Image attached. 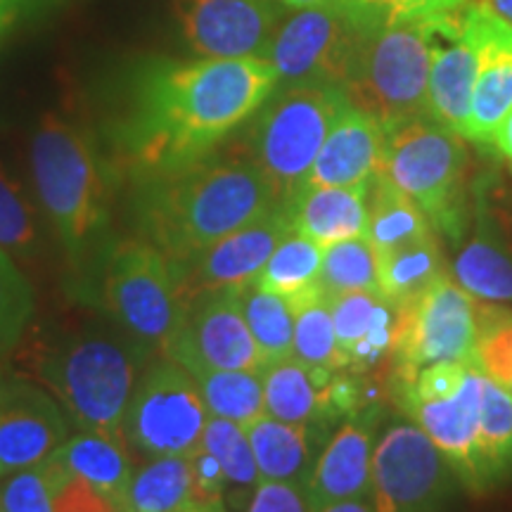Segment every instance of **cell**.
I'll list each match as a JSON object with an SVG mask.
<instances>
[{
	"label": "cell",
	"instance_id": "obj_39",
	"mask_svg": "<svg viewBox=\"0 0 512 512\" xmlns=\"http://www.w3.org/2000/svg\"><path fill=\"white\" fill-rule=\"evenodd\" d=\"M34 316V290L15 259L0 249V368L22 342Z\"/></svg>",
	"mask_w": 512,
	"mask_h": 512
},
{
	"label": "cell",
	"instance_id": "obj_19",
	"mask_svg": "<svg viewBox=\"0 0 512 512\" xmlns=\"http://www.w3.org/2000/svg\"><path fill=\"white\" fill-rule=\"evenodd\" d=\"M479 399H482V373L472 368L456 394L446 399L408 401L399 406L444 453L458 482L472 491L484 489L477 456Z\"/></svg>",
	"mask_w": 512,
	"mask_h": 512
},
{
	"label": "cell",
	"instance_id": "obj_38",
	"mask_svg": "<svg viewBox=\"0 0 512 512\" xmlns=\"http://www.w3.org/2000/svg\"><path fill=\"white\" fill-rule=\"evenodd\" d=\"M475 368L512 394V309L479 302Z\"/></svg>",
	"mask_w": 512,
	"mask_h": 512
},
{
	"label": "cell",
	"instance_id": "obj_7",
	"mask_svg": "<svg viewBox=\"0 0 512 512\" xmlns=\"http://www.w3.org/2000/svg\"><path fill=\"white\" fill-rule=\"evenodd\" d=\"M100 306L152 358L169 354L185 299L174 261L143 238L121 240L102 256Z\"/></svg>",
	"mask_w": 512,
	"mask_h": 512
},
{
	"label": "cell",
	"instance_id": "obj_42",
	"mask_svg": "<svg viewBox=\"0 0 512 512\" xmlns=\"http://www.w3.org/2000/svg\"><path fill=\"white\" fill-rule=\"evenodd\" d=\"M0 479L3 512H53V489L41 465L24 467Z\"/></svg>",
	"mask_w": 512,
	"mask_h": 512
},
{
	"label": "cell",
	"instance_id": "obj_27",
	"mask_svg": "<svg viewBox=\"0 0 512 512\" xmlns=\"http://www.w3.org/2000/svg\"><path fill=\"white\" fill-rule=\"evenodd\" d=\"M124 512H228V508L200 496L190 458L164 456L133 472Z\"/></svg>",
	"mask_w": 512,
	"mask_h": 512
},
{
	"label": "cell",
	"instance_id": "obj_11",
	"mask_svg": "<svg viewBox=\"0 0 512 512\" xmlns=\"http://www.w3.org/2000/svg\"><path fill=\"white\" fill-rule=\"evenodd\" d=\"M458 477L418 425L389 427L375 444L370 503L375 512H444Z\"/></svg>",
	"mask_w": 512,
	"mask_h": 512
},
{
	"label": "cell",
	"instance_id": "obj_30",
	"mask_svg": "<svg viewBox=\"0 0 512 512\" xmlns=\"http://www.w3.org/2000/svg\"><path fill=\"white\" fill-rule=\"evenodd\" d=\"M432 235L425 211L377 171L368 183V240L375 252H389Z\"/></svg>",
	"mask_w": 512,
	"mask_h": 512
},
{
	"label": "cell",
	"instance_id": "obj_1",
	"mask_svg": "<svg viewBox=\"0 0 512 512\" xmlns=\"http://www.w3.org/2000/svg\"><path fill=\"white\" fill-rule=\"evenodd\" d=\"M278 83L275 67L261 57L150 62L112 128L119 166L140 181L211 155L261 110Z\"/></svg>",
	"mask_w": 512,
	"mask_h": 512
},
{
	"label": "cell",
	"instance_id": "obj_15",
	"mask_svg": "<svg viewBox=\"0 0 512 512\" xmlns=\"http://www.w3.org/2000/svg\"><path fill=\"white\" fill-rule=\"evenodd\" d=\"M460 24L479 55L463 138L491 143L512 110V27L482 0H470L460 8Z\"/></svg>",
	"mask_w": 512,
	"mask_h": 512
},
{
	"label": "cell",
	"instance_id": "obj_50",
	"mask_svg": "<svg viewBox=\"0 0 512 512\" xmlns=\"http://www.w3.org/2000/svg\"><path fill=\"white\" fill-rule=\"evenodd\" d=\"M0 512H3V510H0Z\"/></svg>",
	"mask_w": 512,
	"mask_h": 512
},
{
	"label": "cell",
	"instance_id": "obj_43",
	"mask_svg": "<svg viewBox=\"0 0 512 512\" xmlns=\"http://www.w3.org/2000/svg\"><path fill=\"white\" fill-rule=\"evenodd\" d=\"M470 0H349V12L356 19H406L434 17L456 12Z\"/></svg>",
	"mask_w": 512,
	"mask_h": 512
},
{
	"label": "cell",
	"instance_id": "obj_2",
	"mask_svg": "<svg viewBox=\"0 0 512 512\" xmlns=\"http://www.w3.org/2000/svg\"><path fill=\"white\" fill-rule=\"evenodd\" d=\"M275 209L278 197L249 155L216 150L169 174L140 178L133 197L138 238L171 261H188Z\"/></svg>",
	"mask_w": 512,
	"mask_h": 512
},
{
	"label": "cell",
	"instance_id": "obj_34",
	"mask_svg": "<svg viewBox=\"0 0 512 512\" xmlns=\"http://www.w3.org/2000/svg\"><path fill=\"white\" fill-rule=\"evenodd\" d=\"M202 448L216 458L226 477V505H240L245 496H252L261 482L252 444L245 427L226 418H211L204 427Z\"/></svg>",
	"mask_w": 512,
	"mask_h": 512
},
{
	"label": "cell",
	"instance_id": "obj_35",
	"mask_svg": "<svg viewBox=\"0 0 512 512\" xmlns=\"http://www.w3.org/2000/svg\"><path fill=\"white\" fill-rule=\"evenodd\" d=\"M240 306L266 366L292 356L294 311L283 297L249 283L240 287Z\"/></svg>",
	"mask_w": 512,
	"mask_h": 512
},
{
	"label": "cell",
	"instance_id": "obj_9",
	"mask_svg": "<svg viewBox=\"0 0 512 512\" xmlns=\"http://www.w3.org/2000/svg\"><path fill=\"white\" fill-rule=\"evenodd\" d=\"M396 337L389 354V384L413 377L432 363L475 366L479 299L465 292L451 273H441L425 294L396 309Z\"/></svg>",
	"mask_w": 512,
	"mask_h": 512
},
{
	"label": "cell",
	"instance_id": "obj_26",
	"mask_svg": "<svg viewBox=\"0 0 512 512\" xmlns=\"http://www.w3.org/2000/svg\"><path fill=\"white\" fill-rule=\"evenodd\" d=\"M451 275L479 302L512 306V247L484 214L460 245Z\"/></svg>",
	"mask_w": 512,
	"mask_h": 512
},
{
	"label": "cell",
	"instance_id": "obj_24",
	"mask_svg": "<svg viewBox=\"0 0 512 512\" xmlns=\"http://www.w3.org/2000/svg\"><path fill=\"white\" fill-rule=\"evenodd\" d=\"M337 373L309 366L297 356L268 363L264 380L266 415L294 425H328L339 420L332 403V380Z\"/></svg>",
	"mask_w": 512,
	"mask_h": 512
},
{
	"label": "cell",
	"instance_id": "obj_16",
	"mask_svg": "<svg viewBox=\"0 0 512 512\" xmlns=\"http://www.w3.org/2000/svg\"><path fill=\"white\" fill-rule=\"evenodd\" d=\"M290 233L283 207L235 230L188 261H174L185 304L214 290H240L254 283L280 240Z\"/></svg>",
	"mask_w": 512,
	"mask_h": 512
},
{
	"label": "cell",
	"instance_id": "obj_23",
	"mask_svg": "<svg viewBox=\"0 0 512 512\" xmlns=\"http://www.w3.org/2000/svg\"><path fill=\"white\" fill-rule=\"evenodd\" d=\"M294 233L320 249L368 235V183L347 188H302L283 207Z\"/></svg>",
	"mask_w": 512,
	"mask_h": 512
},
{
	"label": "cell",
	"instance_id": "obj_45",
	"mask_svg": "<svg viewBox=\"0 0 512 512\" xmlns=\"http://www.w3.org/2000/svg\"><path fill=\"white\" fill-rule=\"evenodd\" d=\"M31 5H36V0H0V38L8 34V29Z\"/></svg>",
	"mask_w": 512,
	"mask_h": 512
},
{
	"label": "cell",
	"instance_id": "obj_4",
	"mask_svg": "<svg viewBox=\"0 0 512 512\" xmlns=\"http://www.w3.org/2000/svg\"><path fill=\"white\" fill-rule=\"evenodd\" d=\"M150 361L119 328H83L43 351L38 377L81 432L124 437L128 403Z\"/></svg>",
	"mask_w": 512,
	"mask_h": 512
},
{
	"label": "cell",
	"instance_id": "obj_49",
	"mask_svg": "<svg viewBox=\"0 0 512 512\" xmlns=\"http://www.w3.org/2000/svg\"><path fill=\"white\" fill-rule=\"evenodd\" d=\"M482 3L489 5L498 17L505 19V22L512 27V0H482Z\"/></svg>",
	"mask_w": 512,
	"mask_h": 512
},
{
	"label": "cell",
	"instance_id": "obj_37",
	"mask_svg": "<svg viewBox=\"0 0 512 512\" xmlns=\"http://www.w3.org/2000/svg\"><path fill=\"white\" fill-rule=\"evenodd\" d=\"M320 287L325 297L349 292L377 290V252L368 235L335 242L323 249V268H320Z\"/></svg>",
	"mask_w": 512,
	"mask_h": 512
},
{
	"label": "cell",
	"instance_id": "obj_36",
	"mask_svg": "<svg viewBox=\"0 0 512 512\" xmlns=\"http://www.w3.org/2000/svg\"><path fill=\"white\" fill-rule=\"evenodd\" d=\"M292 356L309 366L330 370V373H347L349 370V358L337 342L325 294H318L294 311Z\"/></svg>",
	"mask_w": 512,
	"mask_h": 512
},
{
	"label": "cell",
	"instance_id": "obj_8",
	"mask_svg": "<svg viewBox=\"0 0 512 512\" xmlns=\"http://www.w3.org/2000/svg\"><path fill=\"white\" fill-rule=\"evenodd\" d=\"M467 164L463 138L422 117L387 133L380 174L425 211L434 230L460 240L467 221Z\"/></svg>",
	"mask_w": 512,
	"mask_h": 512
},
{
	"label": "cell",
	"instance_id": "obj_41",
	"mask_svg": "<svg viewBox=\"0 0 512 512\" xmlns=\"http://www.w3.org/2000/svg\"><path fill=\"white\" fill-rule=\"evenodd\" d=\"M41 467L53 489V512H124L114 498L102 494L86 479L69 475L50 456Z\"/></svg>",
	"mask_w": 512,
	"mask_h": 512
},
{
	"label": "cell",
	"instance_id": "obj_32",
	"mask_svg": "<svg viewBox=\"0 0 512 512\" xmlns=\"http://www.w3.org/2000/svg\"><path fill=\"white\" fill-rule=\"evenodd\" d=\"M211 418H226L240 427L266 415L264 380L252 370H197L192 373Z\"/></svg>",
	"mask_w": 512,
	"mask_h": 512
},
{
	"label": "cell",
	"instance_id": "obj_20",
	"mask_svg": "<svg viewBox=\"0 0 512 512\" xmlns=\"http://www.w3.org/2000/svg\"><path fill=\"white\" fill-rule=\"evenodd\" d=\"M375 451L373 415L361 411L344 422L332 434L316 463L304 489L313 512L337 501L366 498L370 494V467Z\"/></svg>",
	"mask_w": 512,
	"mask_h": 512
},
{
	"label": "cell",
	"instance_id": "obj_25",
	"mask_svg": "<svg viewBox=\"0 0 512 512\" xmlns=\"http://www.w3.org/2000/svg\"><path fill=\"white\" fill-rule=\"evenodd\" d=\"M325 425H294L261 415L245 427L261 479L306 484Z\"/></svg>",
	"mask_w": 512,
	"mask_h": 512
},
{
	"label": "cell",
	"instance_id": "obj_47",
	"mask_svg": "<svg viewBox=\"0 0 512 512\" xmlns=\"http://www.w3.org/2000/svg\"><path fill=\"white\" fill-rule=\"evenodd\" d=\"M285 8L306 10V8H332V10H349V0H278Z\"/></svg>",
	"mask_w": 512,
	"mask_h": 512
},
{
	"label": "cell",
	"instance_id": "obj_29",
	"mask_svg": "<svg viewBox=\"0 0 512 512\" xmlns=\"http://www.w3.org/2000/svg\"><path fill=\"white\" fill-rule=\"evenodd\" d=\"M441 273H446V268L437 235L377 252V290L394 309L411 306Z\"/></svg>",
	"mask_w": 512,
	"mask_h": 512
},
{
	"label": "cell",
	"instance_id": "obj_14",
	"mask_svg": "<svg viewBox=\"0 0 512 512\" xmlns=\"http://www.w3.org/2000/svg\"><path fill=\"white\" fill-rule=\"evenodd\" d=\"M174 15L192 53L214 60H266L280 27L275 0H174Z\"/></svg>",
	"mask_w": 512,
	"mask_h": 512
},
{
	"label": "cell",
	"instance_id": "obj_13",
	"mask_svg": "<svg viewBox=\"0 0 512 512\" xmlns=\"http://www.w3.org/2000/svg\"><path fill=\"white\" fill-rule=\"evenodd\" d=\"M169 358L190 370H252L264 373L266 361L256 347L240 306V290H214L185 304Z\"/></svg>",
	"mask_w": 512,
	"mask_h": 512
},
{
	"label": "cell",
	"instance_id": "obj_44",
	"mask_svg": "<svg viewBox=\"0 0 512 512\" xmlns=\"http://www.w3.org/2000/svg\"><path fill=\"white\" fill-rule=\"evenodd\" d=\"M242 512H313L304 484L261 479Z\"/></svg>",
	"mask_w": 512,
	"mask_h": 512
},
{
	"label": "cell",
	"instance_id": "obj_18",
	"mask_svg": "<svg viewBox=\"0 0 512 512\" xmlns=\"http://www.w3.org/2000/svg\"><path fill=\"white\" fill-rule=\"evenodd\" d=\"M432 62L427 79V119L463 138L479 55L460 24V10L432 17Z\"/></svg>",
	"mask_w": 512,
	"mask_h": 512
},
{
	"label": "cell",
	"instance_id": "obj_28",
	"mask_svg": "<svg viewBox=\"0 0 512 512\" xmlns=\"http://www.w3.org/2000/svg\"><path fill=\"white\" fill-rule=\"evenodd\" d=\"M62 470L76 475L114 498L124 510V498L133 477V465L124 437L100 432H79L50 456Z\"/></svg>",
	"mask_w": 512,
	"mask_h": 512
},
{
	"label": "cell",
	"instance_id": "obj_5",
	"mask_svg": "<svg viewBox=\"0 0 512 512\" xmlns=\"http://www.w3.org/2000/svg\"><path fill=\"white\" fill-rule=\"evenodd\" d=\"M432 17L358 19V38L342 93L384 131L427 117Z\"/></svg>",
	"mask_w": 512,
	"mask_h": 512
},
{
	"label": "cell",
	"instance_id": "obj_6",
	"mask_svg": "<svg viewBox=\"0 0 512 512\" xmlns=\"http://www.w3.org/2000/svg\"><path fill=\"white\" fill-rule=\"evenodd\" d=\"M349 100L330 83L275 88L249 128V159L259 166L280 207L304 188L320 147Z\"/></svg>",
	"mask_w": 512,
	"mask_h": 512
},
{
	"label": "cell",
	"instance_id": "obj_48",
	"mask_svg": "<svg viewBox=\"0 0 512 512\" xmlns=\"http://www.w3.org/2000/svg\"><path fill=\"white\" fill-rule=\"evenodd\" d=\"M318 512H375L373 510V503H370V498H349V501H337V503H330L325 505V508H320Z\"/></svg>",
	"mask_w": 512,
	"mask_h": 512
},
{
	"label": "cell",
	"instance_id": "obj_31",
	"mask_svg": "<svg viewBox=\"0 0 512 512\" xmlns=\"http://www.w3.org/2000/svg\"><path fill=\"white\" fill-rule=\"evenodd\" d=\"M320 268H323V249L304 235L290 230L275 247L254 283L283 297L292 306V311H297L299 306L323 294Z\"/></svg>",
	"mask_w": 512,
	"mask_h": 512
},
{
	"label": "cell",
	"instance_id": "obj_46",
	"mask_svg": "<svg viewBox=\"0 0 512 512\" xmlns=\"http://www.w3.org/2000/svg\"><path fill=\"white\" fill-rule=\"evenodd\" d=\"M491 143L498 147V152H501V155L508 159L510 166H512V110H510L508 117L501 121V126L496 128L494 140H491Z\"/></svg>",
	"mask_w": 512,
	"mask_h": 512
},
{
	"label": "cell",
	"instance_id": "obj_22",
	"mask_svg": "<svg viewBox=\"0 0 512 512\" xmlns=\"http://www.w3.org/2000/svg\"><path fill=\"white\" fill-rule=\"evenodd\" d=\"M339 347L349 358V373H366L389 361L396 337V309L375 292L328 297Z\"/></svg>",
	"mask_w": 512,
	"mask_h": 512
},
{
	"label": "cell",
	"instance_id": "obj_10",
	"mask_svg": "<svg viewBox=\"0 0 512 512\" xmlns=\"http://www.w3.org/2000/svg\"><path fill=\"white\" fill-rule=\"evenodd\" d=\"M209 411L195 377L169 356H155L140 373L124 420V439L145 456L200 451Z\"/></svg>",
	"mask_w": 512,
	"mask_h": 512
},
{
	"label": "cell",
	"instance_id": "obj_12",
	"mask_svg": "<svg viewBox=\"0 0 512 512\" xmlns=\"http://www.w3.org/2000/svg\"><path fill=\"white\" fill-rule=\"evenodd\" d=\"M356 38L358 19L349 10H297L275 31L266 62L273 64L283 86H299V83L342 86Z\"/></svg>",
	"mask_w": 512,
	"mask_h": 512
},
{
	"label": "cell",
	"instance_id": "obj_17",
	"mask_svg": "<svg viewBox=\"0 0 512 512\" xmlns=\"http://www.w3.org/2000/svg\"><path fill=\"white\" fill-rule=\"evenodd\" d=\"M69 437L53 396L22 375L0 377V477L41 465Z\"/></svg>",
	"mask_w": 512,
	"mask_h": 512
},
{
	"label": "cell",
	"instance_id": "obj_40",
	"mask_svg": "<svg viewBox=\"0 0 512 512\" xmlns=\"http://www.w3.org/2000/svg\"><path fill=\"white\" fill-rule=\"evenodd\" d=\"M0 249L12 259H34L41 254V233H38L34 207L19 185L0 164Z\"/></svg>",
	"mask_w": 512,
	"mask_h": 512
},
{
	"label": "cell",
	"instance_id": "obj_21",
	"mask_svg": "<svg viewBox=\"0 0 512 512\" xmlns=\"http://www.w3.org/2000/svg\"><path fill=\"white\" fill-rule=\"evenodd\" d=\"M387 131L370 114L344 107L320 147L304 188H347L370 183L380 171Z\"/></svg>",
	"mask_w": 512,
	"mask_h": 512
},
{
	"label": "cell",
	"instance_id": "obj_3",
	"mask_svg": "<svg viewBox=\"0 0 512 512\" xmlns=\"http://www.w3.org/2000/svg\"><path fill=\"white\" fill-rule=\"evenodd\" d=\"M31 171L69 268L83 273L110 221L114 166L83 128L48 114L31 140Z\"/></svg>",
	"mask_w": 512,
	"mask_h": 512
},
{
	"label": "cell",
	"instance_id": "obj_33",
	"mask_svg": "<svg viewBox=\"0 0 512 512\" xmlns=\"http://www.w3.org/2000/svg\"><path fill=\"white\" fill-rule=\"evenodd\" d=\"M479 472L484 489L508 470L512 460V394L482 375L477 432Z\"/></svg>",
	"mask_w": 512,
	"mask_h": 512
}]
</instances>
